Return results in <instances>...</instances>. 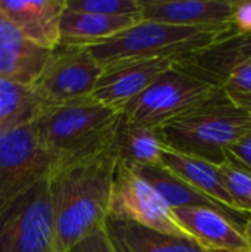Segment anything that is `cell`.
Segmentation results:
<instances>
[{"label": "cell", "mask_w": 251, "mask_h": 252, "mask_svg": "<svg viewBox=\"0 0 251 252\" xmlns=\"http://www.w3.org/2000/svg\"><path fill=\"white\" fill-rule=\"evenodd\" d=\"M115 149L53 164L47 174L55 250L68 252L108 219Z\"/></svg>", "instance_id": "obj_1"}, {"label": "cell", "mask_w": 251, "mask_h": 252, "mask_svg": "<svg viewBox=\"0 0 251 252\" xmlns=\"http://www.w3.org/2000/svg\"><path fill=\"white\" fill-rule=\"evenodd\" d=\"M164 148L215 165L226 151L251 137V114L232 105L220 89L209 100L157 128Z\"/></svg>", "instance_id": "obj_2"}, {"label": "cell", "mask_w": 251, "mask_h": 252, "mask_svg": "<svg viewBox=\"0 0 251 252\" xmlns=\"http://www.w3.org/2000/svg\"><path fill=\"white\" fill-rule=\"evenodd\" d=\"M120 121L121 112L117 108L92 99L43 108L34 118L40 142L52 165L114 148Z\"/></svg>", "instance_id": "obj_3"}, {"label": "cell", "mask_w": 251, "mask_h": 252, "mask_svg": "<svg viewBox=\"0 0 251 252\" xmlns=\"http://www.w3.org/2000/svg\"><path fill=\"white\" fill-rule=\"evenodd\" d=\"M232 31L234 27H180L141 19L115 37L86 49L104 69L132 61L182 58L207 49Z\"/></svg>", "instance_id": "obj_4"}, {"label": "cell", "mask_w": 251, "mask_h": 252, "mask_svg": "<svg viewBox=\"0 0 251 252\" xmlns=\"http://www.w3.org/2000/svg\"><path fill=\"white\" fill-rule=\"evenodd\" d=\"M220 89V84L186 66L178 58L166 72L138 97L126 103L120 112L133 124L157 130L200 106Z\"/></svg>", "instance_id": "obj_5"}, {"label": "cell", "mask_w": 251, "mask_h": 252, "mask_svg": "<svg viewBox=\"0 0 251 252\" xmlns=\"http://www.w3.org/2000/svg\"><path fill=\"white\" fill-rule=\"evenodd\" d=\"M52 159L34 120L0 128V213L38 182L47 179Z\"/></svg>", "instance_id": "obj_6"}, {"label": "cell", "mask_w": 251, "mask_h": 252, "mask_svg": "<svg viewBox=\"0 0 251 252\" xmlns=\"http://www.w3.org/2000/svg\"><path fill=\"white\" fill-rule=\"evenodd\" d=\"M108 219L138 224L164 235L192 239L176 221L172 208L136 170L117 159Z\"/></svg>", "instance_id": "obj_7"}, {"label": "cell", "mask_w": 251, "mask_h": 252, "mask_svg": "<svg viewBox=\"0 0 251 252\" xmlns=\"http://www.w3.org/2000/svg\"><path fill=\"white\" fill-rule=\"evenodd\" d=\"M101 74L86 47L59 44L31 87L43 108L70 105L89 100Z\"/></svg>", "instance_id": "obj_8"}, {"label": "cell", "mask_w": 251, "mask_h": 252, "mask_svg": "<svg viewBox=\"0 0 251 252\" xmlns=\"http://www.w3.org/2000/svg\"><path fill=\"white\" fill-rule=\"evenodd\" d=\"M0 252H56L47 179L0 213Z\"/></svg>", "instance_id": "obj_9"}, {"label": "cell", "mask_w": 251, "mask_h": 252, "mask_svg": "<svg viewBox=\"0 0 251 252\" xmlns=\"http://www.w3.org/2000/svg\"><path fill=\"white\" fill-rule=\"evenodd\" d=\"M176 59L178 58L143 59L104 68L90 99L120 111L126 103L145 92Z\"/></svg>", "instance_id": "obj_10"}, {"label": "cell", "mask_w": 251, "mask_h": 252, "mask_svg": "<svg viewBox=\"0 0 251 252\" xmlns=\"http://www.w3.org/2000/svg\"><path fill=\"white\" fill-rule=\"evenodd\" d=\"M232 0H141V19L180 27H232Z\"/></svg>", "instance_id": "obj_11"}, {"label": "cell", "mask_w": 251, "mask_h": 252, "mask_svg": "<svg viewBox=\"0 0 251 252\" xmlns=\"http://www.w3.org/2000/svg\"><path fill=\"white\" fill-rule=\"evenodd\" d=\"M65 0H0L3 15L34 44L55 50L61 43Z\"/></svg>", "instance_id": "obj_12"}, {"label": "cell", "mask_w": 251, "mask_h": 252, "mask_svg": "<svg viewBox=\"0 0 251 252\" xmlns=\"http://www.w3.org/2000/svg\"><path fill=\"white\" fill-rule=\"evenodd\" d=\"M180 227L209 251L250 252L243 232L222 213L207 207L173 208Z\"/></svg>", "instance_id": "obj_13"}, {"label": "cell", "mask_w": 251, "mask_h": 252, "mask_svg": "<svg viewBox=\"0 0 251 252\" xmlns=\"http://www.w3.org/2000/svg\"><path fill=\"white\" fill-rule=\"evenodd\" d=\"M50 53L25 38L0 10V78L31 87Z\"/></svg>", "instance_id": "obj_14"}, {"label": "cell", "mask_w": 251, "mask_h": 252, "mask_svg": "<svg viewBox=\"0 0 251 252\" xmlns=\"http://www.w3.org/2000/svg\"><path fill=\"white\" fill-rule=\"evenodd\" d=\"M179 61L222 86L235 68L251 63V32L234 30L207 49L182 56Z\"/></svg>", "instance_id": "obj_15"}, {"label": "cell", "mask_w": 251, "mask_h": 252, "mask_svg": "<svg viewBox=\"0 0 251 252\" xmlns=\"http://www.w3.org/2000/svg\"><path fill=\"white\" fill-rule=\"evenodd\" d=\"M136 173L148 182L155 192L164 199V202L173 210V208H180V207H207L212 210H216L226 216L241 232L247 223V220L251 216L237 213L232 210H228L222 207L220 204L215 202L213 199L207 198L188 183H185L182 179L175 176L172 171L164 168L163 165L157 167H133Z\"/></svg>", "instance_id": "obj_16"}, {"label": "cell", "mask_w": 251, "mask_h": 252, "mask_svg": "<svg viewBox=\"0 0 251 252\" xmlns=\"http://www.w3.org/2000/svg\"><path fill=\"white\" fill-rule=\"evenodd\" d=\"M104 229L114 252H210L194 239L164 235L132 223L107 219Z\"/></svg>", "instance_id": "obj_17"}, {"label": "cell", "mask_w": 251, "mask_h": 252, "mask_svg": "<svg viewBox=\"0 0 251 252\" xmlns=\"http://www.w3.org/2000/svg\"><path fill=\"white\" fill-rule=\"evenodd\" d=\"M141 21V15L107 16L96 13H83L64 9L61 16V43L62 46L86 47L105 41L117 34L132 28Z\"/></svg>", "instance_id": "obj_18"}, {"label": "cell", "mask_w": 251, "mask_h": 252, "mask_svg": "<svg viewBox=\"0 0 251 252\" xmlns=\"http://www.w3.org/2000/svg\"><path fill=\"white\" fill-rule=\"evenodd\" d=\"M161 165L169 171H172L179 179H182L185 183H188L189 186L206 195L207 198L213 199L215 202L220 204L228 210L237 211L225 188V183L220 177L217 165L194 157L182 155L164 146L161 151Z\"/></svg>", "instance_id": "obj_19"}, {"label": "cell", "mask_w": 251, "mask_h": 252, "mask_svg": "<svg viewBox=\"0 0 251 252\" xmlns=\"http://www.w3.org/2000/svg\"><path fill=\"white\" fill-rule=\"evenodd\" d=\"M114 149L117 159L132 167L161 165L163 143L157 130L133 124L123 117L115 133Z\"/></svg>", "instance_id": "obj_20"}, {"label": "cell", "mask_w": 251, "mask_h": 252, "mask_svg": "<svg viewBox=\"0 0 251 252\" xmlns=\"http://www.w3.org/2000/svg\"><path fill=\"white\" fill-rule=\"evenodd\" d=\"M43 109L33 87L0 78V128L13 123L34 120Z\"/></svg>", "instance_id": "obj_21"}, {"label": "cell", "mask_w": 251, "mask_h": 252, "mask_svg": "<svg viewBox=\"0 0 251 252\" xmlns=\"http://www.w3.org/2000/svg\"><path fill=\"white\" fill-rule=\"evenodd\" d=\"M217 167L235 210L251 216V170L229 152H226L225 161Z\"/></svg>", "instance_id": "obj_22"}, {"label": "cell", "mask_w": 251, "mask_h": 252, "mask_svg": "<svg viewBox=\"0 0 251 252\" xmlns=\"http://www.w3.org/2000/svg\"><path fill=\"white\" fill-rule=\"evenodd\" d=\"M65 7L74 12L107 16L141 15V0H65Z\"/></svg>", "instance_id": "obj_23"}, {"label": "cell", "mask_w": 251, "mask_h": 252, "mask_svg": "<svg viewBox=\"0 0 251 252\" xmlns=\"http://www.w3.org/2000/svg\"><path fill=\"white\" fill-rule=\"evenodd\" d=\"M222 90L232 105L251 114V63L235 68L222 83Z\"/></svg>", "instance_id": "obj_24"}, {"label": "cell", "mask_w": 251, "mask_h": 252, "mask_svg": "<svg viewBox=\"0 0 251 252\" xmlns=\"http://www.w3.org/2000/svg\"><path fill=\"white\" fill-rule=\"evenodd\" d=\"M68 252H114V250L102 226L78 241Z\"/></svg>", "instance_id": "obj_25"}, {"label": "cell", "mask_w": 251, "mask_h": 252, "mask_svg": "<svg viewBox=\"0 0 251 252\" xmlns=\"http://www.w3.org/2000/svg\"><path fill=\"white\" fill-rule=\"evenodd\" d=\"M232 27L237 32H251V1H235Z\"/></svg>", "instance_id": "obj_26"}, {"label": "cell", "mask_w": 251, "mask_h": 252, "mask_svg": "<svg viewBox=\"0 0 251 252\" xmlns=\"http://www.w3.org/2000/svg\"><path fill=\"white\" fill-rule=\"evenodd\" d=\"M226 152H229L237 161L244 164L249 170H251V137L243 139L232 148H229Z\"/></svg>", "instance_id": "obj_27"}, {"label": "cell", "mask_w": 251, "mask_h": 252, "mask_svg": "<svg viewBox=\"0 0 251 252\" xmlns=\"http://www.w3.org/2000/svg\"><path fill=\"white\" fill-rule=\"evenodd\" d=\"M243 235H244V238H246V242H247V245H249V248H250L251 252V217L247 220V223H246V226H244V229H243Z\"/></svg>", "instance_id": "obj_28"}, {"label": "cell", "mask_w": 251, "mask_h": 252, "mask_svg": "<svg viewBox=\"0 0 251 252\" xmlns=\"http://www.w3.org/2000/svg\"><path fill=\"white\" fill-rule=\"evenodd\" d=\"M210 252H228V251H210Z\"/></svg>", "instance_id": "obj_29"}]
</instances>
